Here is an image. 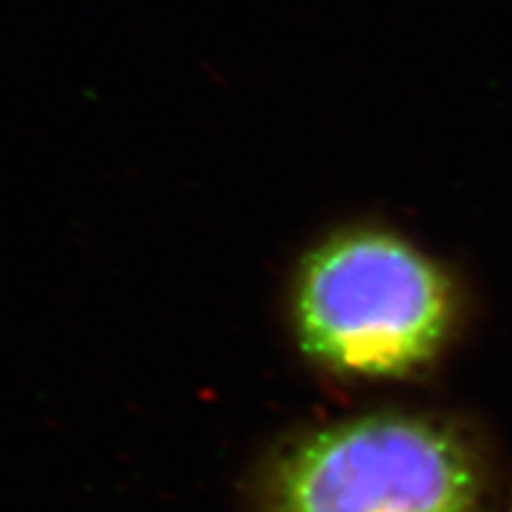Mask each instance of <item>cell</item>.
I'll return each mask as SVG.
<instances>
[{
  "label": "cell",
  "instance_id": "3",
  "mask_svg": "<svg viewBox=\"0 0 512 512\" xmlns=\"http://www.w3.org/2000/svg\"><path fill=\"white\" fill-rule=\"evenodd\" d=\"M508 512H512V501H510V508H508Z\"/></svg>",
  "mask_w": 512,
  "mask_h": 512
},
{
  "label": "cell",
  "instance_id": "1",
  "mask_svg": "<svg viewBox=\"0 0 512 512\" xmlns=\"http://www.w3.org/2000/svg\"><path fill=\"white\" fill-rule=\"evenodd\" d=\"M458 323L444 268L392 233L354 230L320 245L294 290L302 351L332 373L399 380L437 361Z\"/></svg>",
  "mask_w": 512,
  "mask_h": 512
},
{
  "label": "cell",
  "instance_id": "2",
  "mask_svg": "<svg viewBox=\"0 0 512 512\" xmlns=\"http://www.w3.org/2000/svg\"><path fill=\"white\" fill-rule=\"evenodd\" d=\"M489 465L451 422L377 413L294 441L266 479L268 512H486Z\"/></svg>",
  "mask_w": 512,
  "mask_h": 512
}]
</instances>
